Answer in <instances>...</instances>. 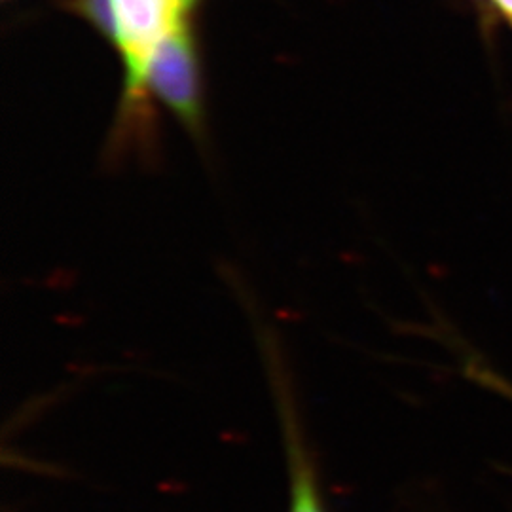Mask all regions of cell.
Segmentation results:
<instances>
[{
	"label": "cell",
	"instance_id": "6da1fadb",
	"mask_svg": "<svg viewBox=\"0 0 512 512\" xmlns=\"http://www.w3.org/2000/svg\"><path fill=\"white\" fill-rule=\"evenodd\" d=\"M74 12L88 19L118 50L124 63L126 88L120 122V147L129 129L139 137L148 129L143 114L148 112L145 78L148 67L171 40L192 33L190 18L198 0H69ZM141 139V137H139Z\"/></svg>",
	"mask_w": 512,
	"mask_h": 512
},
{
	"label": "cell",
	"instance_id": "7a4b0ae2",
	"mask_svg": "<svg viewBox=\"0 0 512 512\" xmlns=\"http://www.w3.org/2000/svg\"><path fill=\"white\" fill-rule=\"evenodd\" d=\"M147 97H156L173 110L184 126L198 131L202 124V90L196 42L192 33L171 40L154 55L147 78Z\"/></svg>",
	"mask_w": 512,
	"mask_h": 512
},
{
	"label": "cell",
	"instance_id": "3957f363",
	"mask_svg": "<svg viewBox=\"0 0 512 512\" xmlns=\"http://www.w3.org/2000/svg\"><path fill=\"white\" fill-rule=\"evenodd\" d=\"M473 8L486 35H492L501 23L512 31V0H476Z\"/></svg>",
	"mask_w": 512,
	"mask_h": 512
}]
</instances>
